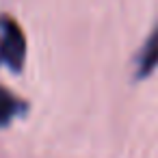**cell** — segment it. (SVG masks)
<instances>
[{"label": "cell", "instance_id": "cell-1", "mask_svg": "<svg viewBox=\"0 0 158 158\" xmlns=\"http://www.w3.org/2000/svg\"><path fill=\"white\" fill-rule=\"evenodd\" d=\"M26 61V37L18 20L9 13H0V67L22 72Z\"/></svg>", "mask_w": 158, "mask_h": 158}, {"label": "cell", "instance_id": "cell-2", "mask_svg": "<svg viewBox=\"0 0 158 158\" xmlns=\"http://www.w3.org/2000/svg\"><path fill=\"white\" fill-rule=\"evenodd\" d=\"M158 67V22L152 26L147 39L134 56V80L147 78Z\"/></svg>", "mask_w": 158, "mask_h": 158}, {"label": "cell", "instance_id": "cell-3", "mask_svg": "<svg viewBox=\"0 0 158 158\" xmlns=\"http://www.w3.org/2000/svg\"><path fill=\"white\" fill-rule=\"evenodd\" d=\"M26 113H28V102L0 85V128H7L11 121L24 117Z\"/></svg>", "mask_w": 158, "mask_h": 158}]
</instances>
